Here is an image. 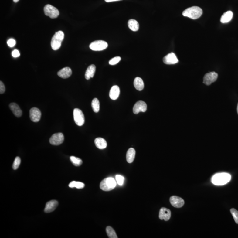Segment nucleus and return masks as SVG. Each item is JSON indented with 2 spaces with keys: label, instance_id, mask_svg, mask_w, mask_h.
Listing matches in <instances>:
<instances>
[{
  "label": "nucleus",
  "instance_id": "2eb2a0df",
  "mask_svg": "<svg viewBox=\"0 0 238 238\" xmlns=\"http://www.w3.org/2000/svg\"><path fill=\"white\" fill-rule=\"evenodd\" d=\"M58 205V202L56 200H51L46 204L44 211L46 213H49L53 211Z\"/></svg>",
  "mask_w": 238,
  "mask_h": 238
},
{
  "label": "nucleus",
  "instance_id": "412c9836",
  "mask_svg": "<svg viewBox=\"0 0 238 238\" xmlns=\"http://www.w3.org/2000/svg\"><path fill=\"white\" fill-rule=\"evenodd\" d=\"M233 12L231 11L224 12L220 18V22L223 23L230 22L233 18Z\"/></svg>",
  "mask_w": 238,
  "mask_h": 238
},
{
  "label": "nucleus",
  "instance_id": "4468645a",
  "mask_svg": "<svg viewBox=\"0 0 238 238\" xmlns=\"http://www.w3.org/2000/svg\"><path fill=\"white\" fill-rule=\"evenodd\" d=\"M171 215V212L169 209L166 208H162L159 212L160 219L161 220H164L165 221H168L169 220Z\"/></svg>",
  "mask_w": 238,
  "mask_h": 238
},
{
  "label": "nucleus",
  "instance_id": "c85d7f7f",
  "mask_svg": "<svg viewBox=\"0 0 238 238\" xmlns=\"http://www.w3.org/2000/svg\"><path fill=\"white\" fill-rule=\"evenodd\" d=\"M21 163V159L19 157H16L15 159L14 162L12 165V168L14 170H16L18 168L19 165Z\"/></svg>",
  "mask_w": 238,
  "mask_h": 238
},
{
  "label": "nucleus",
  "instance_id": "9d476101",
  "mask_svg": "<svg viewBox=\"0 0 238 238\" xmlns=\"http://www.w3.org/2000/svg\"><path fill=\"white\" fill-rule=\"evenodd\" d=\"M41 112L38 108L34 107L30 110V118L34 122H38L41 117Z\"/></svg>",
  "mask_w": 238,
  "mask_h": 238
},
{
  "label": "nucleus",
  "instance_id": "423d86ee",
  "mask_svg": "<svg viewBox=\"0 0 238 238\" xmlns=\"http://www.w3.org/2000/svg\"><path fill=\"white\" fill-rule=\"evenodd\" d=\"M74 120L75 123L79 126L83 125L85 122V118L83 114L80 110L76 108L73 111Z\"/></svg>",
  "mask_w": 238,
  "mask_h": 238
},
{
  "label": "nucleus",
  "instance_id": "1a4fd4ad",
  "mask_svg": "<svg viewBox=\"0 0 238 238\" xmlns=\"http://www.w3.org/2000/svg\"><path fill=\"white\" fill-rule=\"evenodd\" d=\"M217 78L218 74L215 72L207 73L204 76L203 83L206 85H210L212 83L216 80Z\"/></svg>",
  "mask_w": 238,
  "mask_h": 238
},
{
  "label": "nucleus",
  "instance_id": "cd10ccee",
  "mask_svg": "<svg viewBox=\"0 0 238 238\" xmlns=\"http://www.w3.org/2000/svg\"><path fill=\"white\" fill-rule=\"evenodd\" d=\"M70 159L72 163L76 166H80L83 164V161L81 159L74 156H71Z\"/></svg>",
  "mask_w": 238,
  "mask_h": 238
},
{
  "label": "nucleus",
  "instance_id": "393cba45",
  "mask_svg": "<svg viewBox=\"0 0 238 238\" xmlns=\"http://www.w3.org/2000/svg\"><path fill=\"white\" fill-rule=\"evenodd\" d=\"M91 106L92 107L93 112L95 113H98L100 110V103L99 100L97 98H94L92 100L91 103Z\"/></svg>",
  "mask_w": 238,
  "mask_h": 238
},
{
  "label": "nucleus",
  "instance_id": "20e7f679",
  "mask_svg": "<svg viewBox=\"0 0 238 238\" xmlns=\"http://www.w3.org/2000/svg\"><path fill=\"white\" fill-rule=\"evenodd\" d=\"M117 183L112 177L105 178L100 183V188L101 190L105 192L112 191L116 187Z\"/></svg>",
  "mask_w": 238,
  "mask_h": 238
},
{
  "label": "nucleus",
  "instance_id": "a211bd4d",
  "mask_svg": "<svg viewBox=\"0 0 238 238\" xmlns=\"http://www.w3.org/2000/svg\"><path fill=\"white\" fill-rule=\"evenodd\" d=\"M120 88L118 86L115 85L112 87L110 90V97L112 100H115L117 99L120 95Z\"/></svg>",
  "mask_w": 238,
  "mask_h": 238
},
{
  "label": "nucleus",
  "instance_id": "bb28decb",
  "mask_svg": "<svg viewBox=\"0 0 238 238\" xmlns=\"http://www.w3.org/2000/svg\"><path fill=\"white\" fill-rule=\"evenodd\" d=\"M106 232L108 237L110 238H117V234L114 230L110 226L106 227Z\"/></svg>",
  "mask_w": 238,
  "mask_h": 238
},
{
  "label": "nucleus",
  "instance_id": "a878e982",
  "mask_svg": "<svg viewBox=\"0 0 238 238\" xmlns=\"http://www.w3.org/2000/svg\"><path fill=\"white\" fill-rule=\"evenodd\" d=\"M69 186L70 188H76L77 189H82L84 187L85 184L82 182L73 181L69 183Z\"/></svg>",
  "mask_w": 238,
  "mask_h": 238
},
{
  "label": "nucleus",
  "instance_id": "7c9ffc66",
  "mask_svg": "<svg viewBox=\"0 0 238 238\" xmlns=\"http://www.w3.org/2000/svg\"><path fill=\"white\" fill-rule=\"evenodd\" d=\"M121 60V57L120 56H116V57L110 59L109 61V64L112 65H115V64L118 63Z\"/></svg>",
  "mask_w": 238,
  "mask_h": 238
},
{
  "label": "nucleus",
  "instance_id": "f03ea898",
  "mask_svg": "<svg viewBox=\"0 0 238 238\" xmlns=\"http://www.w3.org/2000/svg\"><path fill=\"white\" fill-rule=\"evenodd\" d=\"M202 10L198 6H193L185 9L183 11V16L196 19L199 18L202 14Z\"/></svg>",
  "mask_w": 238,
  "mask_h": 238
},
{
  "label": "nucleus",
  "instance_id": "0eeeda50",
  "mask_svg": "<svg viewBox=\"0 0 238 238\" xmlns=\"http://www.w3.org/2000/svg\"><path fill=\"white\" fill-rule=\"evenodd\" d=\"M108 44L106 42L102 40L95 41L90 45V48L93 51H102L106 49Z\"/></svg>",
  "mask_w": 238,
  "mask_h": 238
},
{
  "label": "nucleus",
  "instance_id": "2f4dec72",
  "mask_svg": "<svg viewBox=\"0 0 238 238\" xmlns=\"http://www.w3.org/2000/svg\"><path fill=\"white\" fill-rule=\"evenodd\" d=\"M116 179L117 183L120 186H122L123 185L124 180V178L123 176L121 175H117L116 176Z\"/></svg>",
  "mask_w": 238,
  "mask_h": 238
},
{
  "label": "nucleus",
  "instance_id": "6e6552de",
  "mask_svg": "<svg viewBox=\"0 0 238 238\" xmlns=\"http://www.w3.org/2000/svg\"><path fill=\"white\" fill-rule=\"evenodd\" d=\"M64 141V136L62 133L54 134L49 139V142L51 145L58 146L62 144Z\"/></svg>",
  "mask_w": 238,
  "mask_h": 238
},
{
  "label": "nucleus",
  "instance_id": "c756f323",
  "mask_svg": "<svg viewBox=\"0 0 238 238\" xmlns=\"http://www.w3.org/2000/svg\"><path fill=\"white\" fill-rule=\"evenodd\" d=\"M231 213L233 217L234 220L236 224H238V211L234 208L231 209L230 210Z\"/></svg>",
  "mask_w": 238,
  "mask_h": 238
},
{
  "label": "nucleus",
  "instance_id": "f704fd0d",
  "mask_svg": "<svg viewBox=\"0 0 238 238\" xmlns=\"http://www.w3.org/2000/svg\"><path fill=\"white\" fill-rule=\"evenodd\" d=\"M12 56L15 57V58H16V57H18L19 56H20V53H19V51L17 49L13 50L12 53Z\"/></svg>",
  "mask_w": 238,
  "mask_h": 238
},
{
  "label": "nucleus",
  "instance_id": "f8f14e48",
  "mask_svg": "<svg viewBox=\"0 0 238 238\" xmlns=\"http://www.w3.org/2000/svg\"><path fill=\"white\" fill-rule=\"evenodd\" d=\"M164 63L166 64H174L178 63V60L173 53H168L163 58Z\"/></svg>",
  "mask_w": 238,
  "mask_h": 238
},
{
  "label": "nucleus",
  "instance_id": "dca6fc26",
  "mask_svg": "<svg viewBox=\"0 0 238 238\" xmlns=\"http://www.w3.org/2000/svg\"><path fill=\"white\" fill-rule=\"evenodd\" d=\"M72 71L69 67H65L59 70L57 75L63 79H67L72 75Z\"/></svg>",
  "mask_w": 238,
  "mask_h": 238
},
{
  "label": "nucleus",
  "instance_id": "4c0bfd02",
  "mask_svg": "<svg viewBox=\"0 0 238 238\" xmlns=\"http://www.w3.org/2000/svg\"><path fill=\"white\" fill-rule=\"evenodd\" d=\"M237 113H238V105H237Z\"/></svg>",
  "mask_w": 238,
  "mask_h": 238
},
{
  "label": "nucleus",
  "instance_id": "b1692460",
  "mask_svg": "<svg viewBox=\"0 0 238 238\" xmlns=\"http://www.w3.org/2000/svg\"><path fill=\"white\" fill-rule=\"evenodd\" d=\"M128 28L133 32H136L139 29V23L135 19H129L128 21Z\"/></svg>",
  "mask_w": 238,
  "mask_h": 238
},
{
  "label": "nucleus",
  "instance_id": "e433bc0d",
  "mask_svg": "<svg viewBox=\"0 0 238 238\" xmlns=\"http://www.w3.org/2000/svg\"><path fill=\"white\" fill-rule=\"evenodd\" d=\"M13 2H14L17 3L19 1V0H13Z\"/></svg>",
  "mask_w": 238,
  "mask_h": 238
},
{
  "label": "nucleus",
  "instance_id": "aec40b11",
  "mask_svg": "<svg viewBox=\"0 0 238 238\" xmlns=\"http://www.w3.org/2000/svg\"><path fill=\"white\" fill-rule=\"evenodd\" d=\"M94 143L97 148L99 149H105L107 147V143L105 139L102 138H97L94 140Z\"/></svg>",
  "mask_w": 238,
  "mask_h": 238
},
{
  "label": "nucleus",
  "instance_id": "ddd939ff",
  "mask_svg": "<svg viewBox=\"0 0 238 238\" xmlns=\"http://www.w3.org/2000/svg\"><path fill=\"white\" fill-rule=\"evenodd\" d=\"M170 202L172 206L175 208H181L184 205V201L180 197L173 196L170 198Z\"/></svg>",
  "mask_w": 238,
  "mask_h": 238
},
{
  "label": "nucleus",
  "instance_id": "7ed1b4c3",
  "mask_svg": "<svg viewBox=\"0 0 238 238\" xmlns=\"http://www.w3.org/2000/svg\"><path fill=\"white\" fill-rule=\"evenodd\" d=\"M64 39V33L62 31H59L56 32L52 39L51 46L53 50H56L61 46V43Z\"/></svg>",
  "mask_w": 238,
  "mask_h": 238
},
{
  "label": "nucleus",
  "instance_id": "f257e3e1",
  "mask_svg": "<svg viewBox=\"0 0 238 238\" xmlns=\"http://www.w3.org/2000/svg\"><path fill=\"white\" fill-rule=\"evenodd\" d=\"M231 179V175L229 173L222 172L214 175L212 178L211 181L214 185L221 186L229 183Z\"/></svg>",
  "mask_w": 238,
  "mask_h": 238
},
{
  "label": "nucleus",
  "instance_id": "c9c22d12",
  "mask_svg": "<svg viewBox=\"0 0 238 238\" xmlns=\"http://www.w3.org/2000/svg\"><path fill=\"white\" fill-rule=\"evenodd\" d=\"M106 2H116V1H121V0H105Z\"/></svg>",
  "mask_w": 238,
  "mask_h": 238
},
{
  "label": "nucleus",
  "instance_id": "39448f33",
  "mask_svg": "<svg viewBox=\"0 0 238 238\" xmlns=\"http://www.w3.org/2000/svg\"><path fill=\"white\" fill-rule=\"evenodd\" d=\"M44 11L46 16H49L52 19L57 18L59 15L58 10L50 5H46L44 8Z\"/></svg>",
  "mask_w": 238,
  "mask_h": 238
},
{
  "label": "nucleus",
  "instance_id": "4be33fe9",
  "mask_svg": "<svg viewBox=\"0 0 238 238\" xmlns=\"http://www.w3.org/2000/svg\"><path fill=\"white\" fill-rule=\"evenodd\" d=\"M134 85L136 90L139 91H141L144 89V84L143 80L141 78H135L134 82Z\"/></svg>",
  "mask_w": 238,
  "mask_h": 238
},
{
  "label": "nucleus",
  "instance_id": "f3484780",
  "mask_svg": "<svg viewBox=\"0 0 238 238\" xmlns=\"http://www.w3.org/2000/svg\"><path fill=\"white\" fill-rule=\"evenodd\" d=\"M9 108L15 117H19L22 115V111L19 108V105L15 103L10 104Z\"/></svg>",
  "mask_w": 238,
  "mask_h": 238
},
{
  "label": "nucleus",
  "instance_id": "72a5a7b5",
  "mask_svg": "<svg viewBox=\"0 0 238 238\" xmlns=\"http://www.w3.org/2000/svg\"><path fill=\"white\" fill-rule=\"evenodd\" d=\"M5 91V87L2 81L0 82V93L2 94Z\"/></svg>",
  "mask_w": 238,
  "mask_h": 238
},
{
  "label": "nucleus",
  "instance_id": "9b49d317",
  "mask_svg": "<svg viewBox=\"0 0 238 238\" xmlns=\"http://www.w3.org/2000/svg\"><path fill=\"white\" fill-rule=\"evenodd\" d=\"M147 110V105L144 101H139L135 103L133 107V113L137 114L140 112H145Z\"/></svg>",
  "mask_w": 238,
  "mask_h": 238
},
{
  "label": "nucleus",
  "instance_id": "6ab92c4d",
  "mask_svg": "<svg viewBox=\"0 0 238 238\" xmlns=\"http://www.w3.org/2000/svg\"><path fill=\"white\" fill-rule=\"evenodd\" d=\"M95 71H96V67L94 64L90 65L88 67L86 72L85 75L86 79L89 80L90 78L93 77L95 74Z\"/></svg>",
  "mask_w": 238,
  "mask_h": 238
},
{
  "label": "nucleus",
  "instance_id": "5701e85b",
  "mask_svg": "<svg viewBox=\"0 0 238 238\" xmlns=\"http://www.w3.org/2000/svg\"><path fill=\"white\" fill-rule=\"evenodd\" d=\"M135 156V151L134 148L128 149L126 155L127 161L129 163H131L134 160Z\"/></svg>",
  "mask_w": 238,
  "mask_h": 238
},
{
  "label": "nucleus",
  "instance_id": "473e14b6",
  "mask_svg": "<svg viewBox=\"0 0 238 238\" xmlns=\"http://www.w3.org/2000/svg\"><path fill=\"white\" fill-rule=\"evenodd\" d=\"M15 44H16V42L13 39H9L7 41L8 45L10 47H13L15 46Z\"/></svg>",
  "mask_w": 238,
  "mask_h": 238
}]
</instances>
